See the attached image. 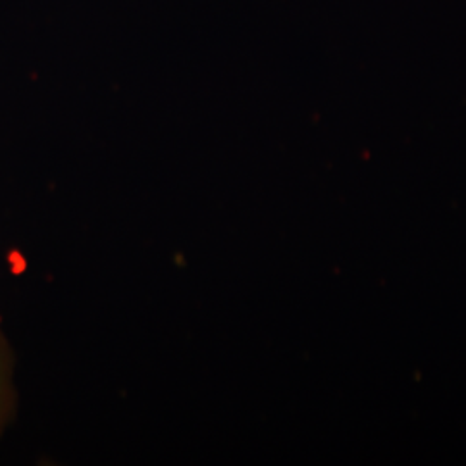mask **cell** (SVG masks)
Here are the masks:
<instances>
[{"label":"cell","mask_w":466,"mask_h":466,"mask_svg":"<svg viewBox=\"0 0 466 466\" xmlns=\"http://www.w3.org/2000/svg\"><path fill=\"white\" fill-rule=\"evenodd\" d=\"M17 411L16 360L0 321V437Z\"/></svg>","instance_id":"cell-1"}]
</instances>
